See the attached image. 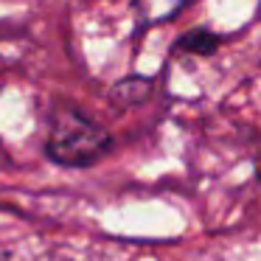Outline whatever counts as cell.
<instances>
[{
    "label": "cell",
    "instance_id": "6da1fadb",
    "mask_svg": "<svg viewBox=\"0 0 261 261\" xmlns=\"http://www.w3.org/2000/svg\"><path fill=\"white\" fill-rule=\"evenodd\" d=\"M113 149V135L73 107H62L51 115L45 154L59 166L85 169L101 160Z\"/></svg>",
    "mask_w": 261,
    "mask_h": 261
},
{
    "label": "cell",
    "instance_id": "7a4b0ae2",
    "mask_svg": "<svg viewBox=\"0 0 261 261\" xmlns=\"http://www.w3.org/2000/svg\"><path fill=\"white\" fill-rule=\"evenodd\" d=\"M152 79H146V76H126V79H121L118 85L113 87V93H110V98H113L115 107H135V104L146 101L149 93H152Z\"/></svg>",
    "mask_w": 261,
    "mask_h": 261
},
{
    "label": "cell",
    "instance_id": "3957f363",
    "mask_svg": "<svg viewBox=\"0 0 261 261\" xmlns=\"http://www.w3.org/2000/svg\"><path fill=\"white\" fill-rule=\"evenodd\" d=\"M216 45H219V37L208 34V31H194V34H188L177 48H182V51H188V54H211Z\"/></svg>",
    "mask_w": 261,
    "mask_h": 261
}]
</instances>
